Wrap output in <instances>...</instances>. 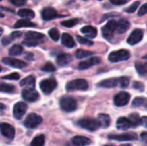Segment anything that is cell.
Wrapping results in <instances>:
<instances>
[{"label": "cell", "instance_id": "cell-1", "mask_svg": "<svg viewBox=\"0 0 147 146\" xmlns=\"http://www.w3.org/2000/svg\"><path fill=\"white\" fill-rule=\"evenodd\" d=\"M59 104H60V108L63 111L65 112H73L77 109L78 104H77V101L71 97V96H63L60 101H59Z\"/></svg>", "mask_w": 147, "mask_h": 146}, {"label": "cell", "instance_id": "cell-2", "mask_svg": "<svg viewBox=\"0 0 147 146\" xmlns=\"http://www.w3.org/2000/svg\"><path fill=\"white\" fill-rule=\"evenodd\" d=\"M78 125L79 126H81L82 128H84V129L90 131V132L96 131L97 129H99L101 127L99 121L95 120V119H91V118L81 119L78 121Z\"/></svg>", "mask_w": 147, "mask_h": 146}, {"label": "cell", "instance_id": "cell-3", "mask_svg": "<svg viewBox=\"0 0 147 146\" xmlns=\"http://www.w3.org/2000/svg\"><path fill=\"white\" fill-rule=\"evenodd\" d=\"M89 88L88 82L84 79H75L70 81L66 84L67 91H75V90H87Z\"/></svg>", "mask_w": 147, "mask_h": 146}, {"label": "cell", "instance_id": "cell-4", "mask_svg": "<svg viewBox=\"0 0 147 146\" xmlns=\"http://www.w3.org/2000/svg\"><path fill=\"white\" fill-rule=\"evenodd\" d=\"M129 58H130L129 52L127 50H125V49H121L118 51L112 52L109 56V60L110 62L115 63V62L127 60Z\"/></svg>", "mask_w": 147, "mask_h": 146}, {"label": "cell", "instance_id": "cell-5", "mask_svg": "<svg viewBox=\"0 0 147 146\" xmlns=\"http://www.w3.org/2000/svg\"><path fill=\"white\" fill-rule=\"evenodd\" d=\"M57 87V82L53 78H47L44 79L40 83V88L42 92L46 95L52 93Z\"/></svg>", "mask_w": 147, "mask_h": 146}, {"label": "cell", "instance_id": "cell-6", "mask_svg": "<svg viewBox=\"0 0 147 146\" xmlns=\"http://www.w3.org/2000/svg\"><path fill=\"white\" fill-rule=\"evenodd\" d=\"M42 122V118L36 114H30L27 116L24 120V126L27 128L34 129L37 127Z\"/></svg>", "mask_w": 147, "mask_h": 146}, {"label": "cell", "instance_id": "cell-7", "mask_svg": "<svg viewBox=\"0 0 147 146\" xmlns=\"http://www.w3.org/2000/svg\"><path fill=\"white\" fill-rule=\"evenodd\" d=\"M116 23H117L116 21L110 20L109 22H108V23L105 26L102 27V33L105 39L110 40L113 37V34H115V29H116Z\"/></svg>", "mask_w": 147, "mask_h": 146}, {"label": "cell", "instance_id": "cell-8", "mask_svg": "<svg viewBox=\"0 0 147 146\" xmlns=\"http://www.w3.org/2000/svg\"><path fill=\"white\" fill-rule=\"evenodd\" d=\"M129 101H130V94L125 91H121L118 93L114 98V102L118 107L126 106L129 102Z\"/></svg>", "mask_w": 147, "mask_h": 146}, {"label": "cell", "instance_id": "cell-9", "mask_svg": "<svg viewBox=\"0 0 147 146\" xmlns=\"http://www.w3.org/2000/svg\"><path fill=\"white\" fill-rule=\"evenodd\" d=\"M28 109V106L25 102H19L15 104L14 108H13V114L14 117L17 120H20L23 117L25 114L26 111Z\"/></svg>", "mask_w": 147, "mask_h": 146}, {"label": "cell", "instance_id": "cell-10", "mask_svg": "<svg viewBox=\"0 0 147 146\" xmlns=\"http://www.w3.org/2000/svg\"><path fill=\"white\" fill-rule=\"evenodd\" d=\"M3 63L9 65V66H11L13 68H17V69H22V68H23V67H25L27 65V64L24 61L15 59V58H11V57L3 58Z\"/></svg>", "mask_w": 147, "mask_h": 146}, {"label": "cell", "instance_id": "cell-11", "mask_svg": "<svg viewBox=\"0 0 147 146\" xmlns=\"http://www.w3.org/2000/svg\"><path fill=\"white\" fill-rule=\"evenodd\" d=\"M109 139L117 140V141H131L137 139V135L133 133H122V134H110L109 135Z\"/></svg>", "mask_w": 147, "mask_h": 146}, {"label": "cell", "instance_id": "cell-12", "mask_svg": "<svg viewBox=\"0 0 147 146\" xmlns=\"http://www.w3.org/2000/svg\"><path fill=\"white\" fill-rule=\"evenodd\" d=\"M0 132L3 136L6 139H12L15 137V129L14 127L8 123H1L0 124Z\"/></svg>", "mask_w": 147, "mask_h": 146}, {"label": "cell", "instance_id": "cell-13", "mask_svg": "<svg viewBox=\"0 0 147 146\" xmlns=\"http://www.w3.org/2000/svg\"><path fill=\"white\" fill-rule=\"evenodd\" d=\"M143 35H144L143 30H141L140 28H136L131 33V34L127 38V41L130 45H135V44L139 43L143 39Z\"/></svg>", "mask_w": 147, "mask_h": 146}, {"label": "cell", "instance_id": "cell-14", "mask_svg": "<svg viewBox=\"0 0 147 146\" xmlns=\"http://www.w3.org/2000/svg\"><path fill=\"white\" fill-rule=\"evenodd\" d=\"M60 15H59L58 12L51 7H47L43 9V10L41 11V17L44 21H49V20H53L54 18H57Z\"/></svg>", "mask_w": 147, "mask_h": 146}, {"label": "cell", "instance_id": "cell-15", "mask_svg": "<svg viewBox=\"0 0 147 146\" xmlns=\"http://www.w3.org/2000/svg\"><path fill=\"white\" fill-rule=\"evenodd\" d=\"M22 96L25 101L34 102L39 99V94L38 92L34 91V89H25L22 92Z\"/></svg>", "mask_w": 147, "mask_h": 146}, {"label": "cell", "instance_id": "cell-16", "mask_svg": "<svg viewBox=\"0 0 147 146\" xmlns=\"http://www.w3.org/2000/svg\"><path fill=\"white\" fill-rule=\"evenodd\" d=\"M101 62V59L97 57H92L90 59H88L84 61H82L79 63L78 68L79 70H86L93 65H98L99 63Z\"/></svg>", "mask_w": 147, "mask_h": 146}, {"label": "cell", "instance_id": "cell-17", "mask_svg": "<svg viewBox=\"0 0 147 146\" xmlns=\"http://www.w3.org/2000/svg\"><path fill=\"white\" fill-rule=\"evenodd\" d=\"M71 143L75 146H87L91 144V140L84 136H75L72 138Z\"/></svg>", "mask_w": 147, "mask_h": 146}, {"label": "cell", "instance_id": "cell-18", "mask_svg": "<svg viewBox=\"0 0 147 146\" xmlns=\"http://www.w3.org/2000/svg\"><path fill=\"white\" fill-rule=\"evenodd\" d=\"M129 27H130V22L127 19H121L116 23L115 32L118 34H123L129 28Z\"/></svg>", "mask_w": 147, "mask_h": 146}, {"label": "cell", "instance_id": "cell-19", "mask_svg": "<svg viewBox=\"0 0 147 146\" xmlns=\"http://www.w3.org/2000/svg\"><path fill=\"white\" fill-rule=\"evenodd\" d=\"M131 126H132V124H131L130 120H129L127 118H126V117H121V118H119V119L117 120L116 127H117L119 130L126 131V130L129 129Z\"/></svg>", "mask_w": 147, "mask_h": 146}, {"label": "cell", "instance_id": "cell-20", "mask_svg": "<svg viewBox=\"0 0 147 146\" xmlns=\"http://www.w3.org/2000/svg\"><path fill=\"white\" fill-rule=\"evenodd\" d=\"M20 85L22 87H24L26 89H34V86H35V79L33 76H28L26 78H24L23 80L21 81Z\"/></svg>", "mask_w": 147, "mask_h": 146}, {"label": "cell", "instance_id": "cell-21", "mask_svg": "<svg viewBox=\"0 0 147 146\" xmlns=\"http://www.w3.org/2000/svg\"><path fill=\"white\" fill-rule=\"evenodd\" d=\"M119 80L118 78H109L98 83L97 86L102 88H115L118 85Z\"/></svg>", "mask_w": 147, "mask_h": 146}, {"label": "cell", "instance_id": "cell-22", "mask_svg": "<svg viewBox=\"0 0 147 146\" xmlns=\"http://www.w3.org/2000/svg\"><path fill=\"white\" fill-rule=\"evenodd\" d=\"M81 32L85 34L87 37L89 38H96V35H97V30L95 27H92V26H85V27H83L81 28Z\"/></svg>", "mask_w": 147, "mask_h": 146}, {"label": "cell", "instance_id": "cell-23", "mask_svg": "<svg viewBox=\"0 0 147 146\" xmlns=\"http://www.w3.org/2000/svg\"><path fill=\"white\" fill-rule=\"evenodd\" d=\"M61 42L65 46H66L68 48H72L75 46V41H74L73 38L67 33H65L62 34Z\"/></svg>", "mask_w": 147, "mask_h": 146}, {"label": "cell", "instance_id": "cell-24", "mask_svg": "<svg viewBox=\"0 0 147 146\" xmlns=\"http://www.w3.org/2000/svg\"><path fill=\"white\" fill-rule=\"evenodd\" d=\"M56 61L58 63V65L59 66H65L66 65H68L71 61V56L68 53H63V54H59L57 59Z\"/></svg>", "mask_w": 147, "mask_h": 146}, {"label": "cell", "instance_id": "cell-25", "mask_svg": "<svg viewBox=\"0 0 147 146\" xmlns=\"http://www.w3.org/2000/svg\"><path fill=\"white\" fill-rule=\"evenodd\" d=\"M98 121L102 127L107 128L110 125V117L106 114H100L98 115Z\"/></svg>", "mask_w": 147, "mask_h": 146}, {"label": "cell", "instance_id": "cell-26", "mask_svg": "<svg viewBox=\"0 0 147 146\" xmlns=\"http://www.w3.org/2000/svg\"><path fill=\"white\" fill-rule=\"evenodd\" d=\"M44 34L41 33L34 32V31H28L25 34V39L28 40H40L43 39Z\"/></svg>", "mask_w": 147, "mask_h": 146}, {"label": "cell", "instance_id": "cell-27", "mask_svg": "<svg viewBox=\"0 0 147 146\" xmlns=\"http://www.w3.org/2000/svg\"><path fill=\"white\" fill-rule=\"evenodd\" d=\"M22 27H35V24L33 23L32 22H30L28 19H21V20H18L14 24V28H22Z\"/></svg>", "mask_w": 147, "mask_h": 146}, {"label": "cell", "instance_id": "cell-28", "mask_svg": "<svg viewBox=\"0 0 147 146\" xmlns=\"http://www.w3.org/2000/svg\"><path fill=\"white\" fill-rule=\"evenodd\" d=\"M18 15L23 17V18H34V12L28 9H21L17 12Z\"/></svg>", "mask_w": 147, "mask_h": 146}, {"label": "cell", "instance_id": "cell-29", "mask_svg": "<svg viewBox=\"0 0 147 146\" xmlns=\"http://www.w3.org/2000/svg\"><path fill=\"white\" fill-rule=\"evenodd\" d=\"M135 67L137 70V72L140 75V76H146L147 73V65L146 63H140V62H136L135 64Z\"/></svg>", "mask_w": 147, "mask_h": 146}, {"label": "cell", "instance_id": "cell-30", "mask_svg": "<svg viewBox=\"0 0 147 146\" xmlns=\"http://www.w3.org/2000/svg\"><path fill=\"white\" fill-rule=\"evenodd\" d=\"M23 51V48L21 45H14L9 51V56H18Z\"/></svg>", "mask_w": 147, "mask_h": 146}, {"label": "cell", "instance_id": "cell-31", "mask_svg": "<svg viewBox=\"0 0 147 146\" xmlns=\"http://www.w3.org/2000/svg\"><path fill=\"white\" fill-rule=\"evenodd\" d=\"M44 144H45V137L43 134H40L32 140L31 146H44Z\"/></svg>", "mask_w": 147, "mask_h": 146}, {"label": "cell", "instance_id": "cell-32", "mask_svg": "<svg viewBox=\"0 0 147 146\" xmlns=\"http://www.w3.org/2000/svg\"><path fill=\"white\" fill-rule=\"evenodd\" d=\"M15 91V87L11 84L0 83V92L3 93H13Z\"/></svg>", "mask_w": 147, "mask_h": 146}, {"label": "cell", "instance_id": "cell-33", "mask_svg": "<svg viewBox=\"0 0 147 146\" xmlns=\"http://www.w3.org/2000/svg\"><path fill=\"white\" fill-rule=\"evenodd\" d=\"M94 54L93 52H89V51H85V50H82V49H78L76 52H75V56L78 59H84L89 56H92Z\"/></svg>", "mask_w": 147, "mask_h": 146}, {"label": "cell", "instance_id": "cell-34", "mask_svg": "<svg viewBox=\"0 0 147 146\" xmlns=\"http://www.w3.org/2000/svg\"><path fill=\"white\" fill-rule=\"evenodd\" d=\"M128 120H130L132 126H137L140 125V118L138 114H131Z\"/></svg>", "mask_w": 147, "mask_h": 146}, {"label": "cell", "instance_id": "cell-35", "mask_svg": "<svg viewBox=\"0 0 147 146\" xmlns=\"http://www.w3.org/2000/svg\"><path fill=\"white\" fill-rule=\"evenodd\" d=\"M146 98L144 97H136L134 102H133V106L135 107V108H138V107H141V106H145L146 104Z\"/></svg>", "mask_w": 147, "mask_h": 146}, {"label": "cell", "instance_id": "cell-36", "mask_svg": "<svg viewBox=\"0 0 147 146\" xmlns=\"http://www.w3.org/2000/svg\"><path fill=\"white\" fill-rule=\"evenodd\" d=\"M78 22V19L74 18V19L66 20V21H65V22H62L61 24H62V26H65V27H66V28H71V27H74Z\"/></svg>", "mask_w": 147, "mask_h": 146}, {"label": "cell", "instance_id": "cell-37", "mask_svg": "<svg viewBox=\"0 0 147 146\" xmlns=\"http://www.w3.org/2000/svg\"><path fill=\"white\" fill-rule=\"evenodd\" d=\"M48 34H49L50 38H51L53 40H54V41H57V40L59 39V33L58 29H56V28H52V29H50L49 32H48Z\"/></svg>", "mask_w": 147, "mask_h": 146}, {"label": "cell", "instance_id": "cell-38", "mask_svg": "<svg viewBox=\"0 0 147 146\" xmlns=\"http://www.w3.org/2000/svg\"><path fill=\"white\" fill-rule=\"evenodd\" d=\"M118 80H119L118 85H120L121 88H127L129 84V78H127V77H121L118 78Z\"/></svg>", "mask_w": 147, "mask_h": 146}, {"label": "cell", "instance_id": "cell-39", "mask_svg": "<svg viewBox=\"0 0 147 146\" xmlns=\"http://www.w3.org/2000/svg\"><path fill=\"white\" fill-rule=\"evenodd\" d=\"M41 70L44 71H47V72H53V71H54L56 70V68H55V66H54L52 63L47 62V63L41 68Z\"/></svg>", "mask_w": 147, "mask_h": 146}, {"label": "cell", "instance_id": "cell-40", "mask_svg": "<svg viewBox=\"0 0 147 146\" xmlns=\"http://www.w3.org/2000/svg\"><path fill=\"white\" fill-rule=\"evenodd\" d=\"M140 2L139 1H136V2H134L133 4H131L127 9H125V11L126 12H127V13H134L136 9H137V8L139 7V5H140Z\"/></svg>", "mask_w": 147, "mask_h": 146}, {"label": "cell", "instance_id": "cell-41", "mask_svg": "<svg viewBox=\"0 0 147 146\" xmlns=\"http://www.w3.org/2000/svg\"><path fill=\"white\" fill-rule=\"evenodd\" d=\"M4 80H18L20 78V75L16 72H13L9 75H6L2 77Z\"/></svg>", "mask_w": 147, "mask_h": 146}, {"label": "cell", "instance_id": "cell-42", "mask_svg": "<svg viewBox=\"0 0 147 146\" xmlns=\"http://www.w3.org/2000/svg\"><path fill=\"white\" fill-rule=\"evenodd\" d=\"M77 40H78V42L80 44H83V45H85V46H92L93 45V42L90 41V40L88 39H85V38H83L79 35L77 36Z\"/></svg>", "mask_w": 147, "mask_h": 146}, {"label": "cell", "instance_id": "cell-43", "mask_svg": "<svg viewBox=\"0 0 147 146\" xmlns=\"http://www.w3.org/2000/svg\"><path fill=\"white\" fill-rule=\"evenodd\" d=\"M22 44L27 46H35L39 44V40H28L25 39L22 41Z\"/></svg>", "mask_w": 147, "mask_h": 146}, {"label": "cell", "instance_id": "cell-44", "mask_svg": "<svg viewBox=\"0 0 147 146\" xmlns=\"http://www.w3.org/2000/svg\"><path fill=\"white\" fill-rule=\"evenodd\" d=\"M133 88L139 90V91H144L145 89V85L140 83V82H134V84H133Z\"/></svg>", "mask_w": 147, "mask_h": 146}, {"label": "cell", "instance_id": "cell-45", "mask_svg": "<svg viewBox=\"0 0 147 146\" xmlns=\"http://www.w3.org/2000/svg\"><path fill=\"white\" fill-rule=\"evenodd\" d=\"M147 5L146 3H144L141 7H140V10H139V12H138V15L139 16H142V15H146L147 12Z\"/></svg>", "mask_w": 147, "mask_h": 146}, {"label": "cell", "instance_id": "cell-46", "mask_svg": "<svg viewBox=\"0 0 147 146\" xmlns=\"http://www.w3.org/2000/svg\"><path fill=\"white\" fill-rule=\"evenodd\" d=\"M9 1L16 6H22L26 3V0H9Z\"/></svg>", "mask_w": 147, "mask_h": 146}, {"label": "cell", "instance_id": "cell-47", "mask_svg": "<svg viewBox=\"0 0 147 146\" xmlns=\"http://www.w3.org/2000/svg\"><path fill=\"white\" fill-rule=\"evenodd\" d=\"M109 1L111 3H113L115 5H122L127 2V0H109Z\"/></svg>", "mask_w": 147, "mask_h": 146}, {"label": "cell", "instance_id": "cell-48", "mask_svg": "<svg viewBox=\"0 0 147 146\" xmlns=\"http://www.w3.org/2000/svg\"><path fill=\"white\" fill-rule=\"evenodd\" d=\"M12 40L11 36L5 37V38H3V40H2V44H3L4 46H6V45H8L9 43H10V40Z\"/></svg>", "mask_w": 147, "mask_h": 146}, {"label": "cell", "instance_id": "cell-49", "mask_svg": "<svg viewBox=\"0 0 147 146\" xmlns=\"http://www.w3.org/2000/svg\"><path fill=\"white\" fill-rule=\"evenodd\" d=\"M21 34H22V33H20V32H13L12 34H11V38L12 39H15V38H18V37H20L21 36Z\"/></svg>", "mask_w": 147, "mask_h": 146}, {"label": "cell", "instance_id": "cell-50", "mask_svg": "<svg viewBox=\"0 0 147 146\" xmlns=\"http://www.w3.org/2000/svg\"><path fill=\"white\" fill-rule=\"evenodd\" d=\"M140 138L141 139L143 140V142H146V139H147V133L146 132H143L140 135Z\"/></svg>", "mask_w": 147, "mask_h": 146}, {"label": "cell", "instance_id": "cell-51", "mask_svg": "<svg viewBox=\"0 0 147 146\" xmlns=\"http://www.w3.org/2000/svg\"><path fill=\"white\" fill-rule=\"evenodd\" d=\"M140 125H143L144 126H146V117L144 116L142 119H140Z\"/></svg>", "mask_w": 147, "mask_h": 146}, {"label": "cell", "instance_id": "cell-52", "mask_svg": "<svg viewBox=\"0 0 147 146\" xmlns=\"http://www.w3.org/2000/svg\"><path fill=\"white\" fill-rule=\"evenodd\" d=\"M6 109V106L3 103H0V114Z\"/></svg>", "mask_w": 147, "mask_h": 146}, {"label": "cell", "instance_id": "cell-53", "mask_svg": "<svg viewBox=\"0 0 147 146\" xmlns=\"http://www.w3.org/2000/svg\"><path fill=\"white\" fill-rule=\"evenodd\" d=\"M120 146H132L131 145H129V144H124V145H121Z\"/></svg>", "mask_w": 147, "mask_h": 146}, {"label": "cell", "instance_id": "cell-54", "mask_svg": "<svg viewBox=\"0 0 147 146\" xmlns=\"http://www.w3.org/2000/svg\"><path fill=\"white\" fill-rule=\"evenodd\" d=\"M3 28H0V36L2 35V34H3Z\"/></svg>", "mask_w": 147, "mask_h": 146}, {"label": "cell", "instance_id": "cell-55", "mask_svg": "<svg viewBox=\"0 0 147 146\" xmlns=\"http://www.w3.org/2000/svg\"><path fill=\"white\" fill-rule=\"evenodd\" d=\"M3 16H4V15H3L2 13H0V18H2V17H3Z\"/></svg>", "mask_w": 147, "mask_h": 146}, {"label": "cell", "instance_id": "cell-56", "mask_svg": "<svg viewBox=\"0 0 147 146\" xmlns=\"http://www.w3.org/2000/svg\"><path fill=\"white\" fill-rule=\"evenodd\" d=\"M1 71H2V67L0 66V72H1Z\"/></svg>", "mask_w": 147, "mask_h": 146}, {"label": "cell", "instance_id": "cell-57", "mask_svg": "<svg viewBox=\"0 0 147 146\" xmlns=\"http://www.w3.org/2000/svg\"><path fill=\"white\" fill-rule=\"evenodd\" d=\"M104 146H113V145H104Z\"/></svg>", "mask_w": 147, "mask_h": 146}, {"label": "cell", "instance_id": "cell-58", "mask_svg": "<svg viewBox=\"0 0 147 146\" xmlns=\"http://www.w3.org/2000/svg\"><path fill=\"white\" fill-rule=\"evenodd\" d=\"M0 1H1V0H0Z\"/></svg>", "mask_w": 147, "mask_h": 146}]
</instances>
